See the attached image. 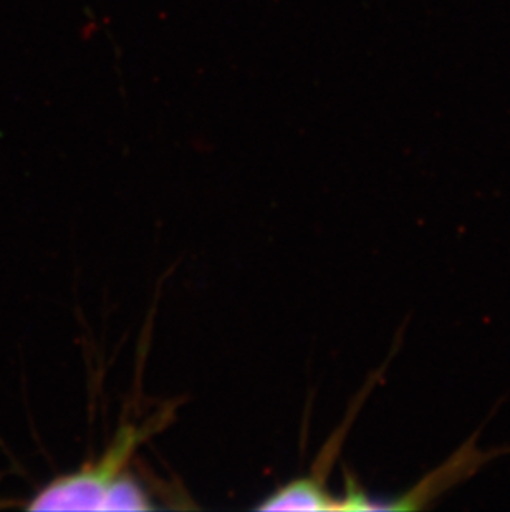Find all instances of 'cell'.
Listing matches in <instances>:
<instances>
[{
  "label": "cell",
  "mask_w": 510,
  "mask_h": 512,
  "mask_svg": "<svg viewBox=\"0 0 510 512\" xmlns=\"http://www.w3.org/2000/svg\"><path fill=\"white\" fill-rule=\"evenodd\" d=\"M146 428L126 426L97 463L78 473L45 484L32 496L30 511H146L151 509L145 491L126 473L136 446L145 440Z\"/></svg>",
  "instance_id": "obj_1"
},
{
  "label": "cell",
  "mask_w": 510,
  "mask_h": 512,
  "mask_svg": "<svg viewBox=\"0 0 510 512\" xmlns=\"http://www.w3.org/2000/svg\"><path fill=\"white\" fill-rule=\"evenodd\" d=\"M479 438V431L467 440V443L459 448L451 458L446 459L439 468L426 474L418 484L413 488L401 494L398 498L391 501H373L370 498L368 511H416L424 509L429 504L436 501L439 496H443L446 491L458 486L462 481L471 478L479 473V469L484 468L487 463H491L496 456L507 455L510 448H499L494 451H482L476 445Z\"/></svg>",
  "instance_id": "obj_2"
},
{
  "label": "cell",
  "mask_w": 510,
  "mask_h": 512,
  "mask_svg": "<svg viewBox=\"0 0 510 512\" xmlns=\"http://www.w3.org/2000/svg\"><path fill=\"white\" fill-rule=\"evenodd\" d=\"M340 499L310 478L295 479L275 489L260 504V511H338Z\"/></svg>",
  "instance_id": "obj_3"
}]
</instances>
